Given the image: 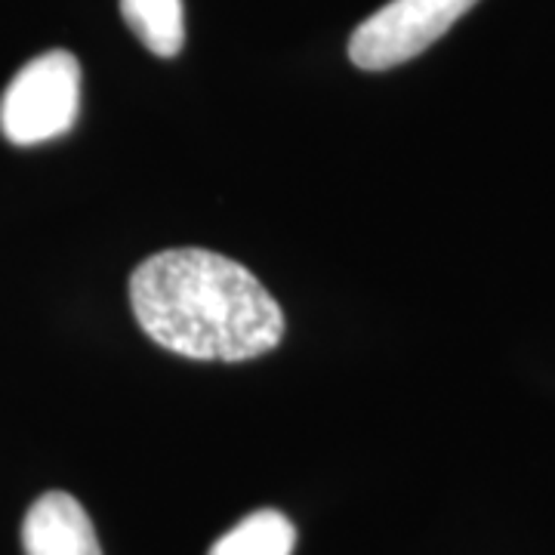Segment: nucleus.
<instances>
[{
	"label": "nucleus",
	"instance_id": "obj_3",
	"mask_svg": "<svg viewBox=\"0 0 555 555\" xmlns=\"http://www.w3.org/2000/svg\"><path fill=\"white\" fill-rule=\"evenodd\" d=\"M478 0H389L358 25L349 60L364 72H389L433 47Z\"/></svg>",
	"mask_w": 555,
	"mask_h": 555
},
{
	"label": "nucleus",
	"instance_id": "obj_4",
	"mask_svg": "<svg viewBox=\"0 0 555 555\" xmlns=\"http://www.w3.org/2000/svg\"><path fill=\"white\" fill-rule=\"evenodd\" d=\"M25 555H102L87 509L65 491L38 496L22 521Z\"/></svg>",
	"mask_w": 555,
	"mask_h": 555
},
{
	"label": "nucleus",
	"instance_id": "obj_1",
	"mask_svg": "<svg viewBox=\"0 0 555 555\" xmlns=\"http://www.w3.org/2000/svg\"><path fill=\"white\" fill-rule=\"evenodd\" d=\"M142 334L192 361H250L284 339V312L235 259L179 247L142 259L130 275Z\"/></svg>",
	"mask_w": 555,
	"mask_h": 555
},
{
	"label": "nucleus",
	"instance_id": "obj_6",
	"mask_svg": "<svg viewBox=\"0 0 555 555\" xmlns=\"http://www.w3.org/2000/svg\"><path fill=\"white\" fill-rule=\"evenodd\" d=\"M297 528L278 509H259L219 537L207 555H291Z\"/></svg>",
	"mask_w": 555,
	"mask_h": 555
},
{
	"label": "nucleus",
	"instance_id": "obj_2",
	"mask_svg": "<svg viewBox=\"0 0 555 555\" xmlns=\"http://www.w3.org/2000/svg\"><path fill=\"white\" fill-rule=\"evenodd\" d=\"M80 108V65L68 50L25 62L0 100V130L13 145H40L75 127Z\"/></svg>",
	"mask_w": 555,
	"mask_h": 555
},
{
	"label": "nucleus",
	"instance_id": "obj_5",
	"mask_svg": "<svg viewBox=\"0 0 555 555\" xmlns=\"http://www.w3.org/2000/svg\"><path fill=\"white\" fill-rule=\"evenodd\" d=\"M120 16L145 50L160 60H173L185 43L182 0H120Z\"/></svg>",
	"mask_w": 555,
	"mask_h": 555
}]
</instances>
